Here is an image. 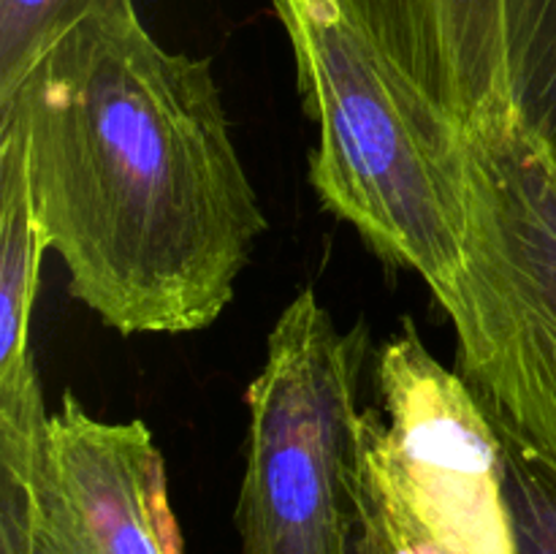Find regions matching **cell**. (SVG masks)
I'll list each match as a JSON object with an SVG mask.
<instances>
[{
    "mask_svg": "<svg viewBox=\"0 0 556 554\" xmlns=\"http://www.w3.org/2000/svg\"><path fill=\"white\" fill-rule=\"evenodd\" d=\"M128 11H136L134 0H0V101L71 30Z\"/></svg>",
    "mask_w": 556,
    "mask_h": 554,
    "instance_id": "obj_10",
    "label": "cell"
},
{
    "mask_svg": "<svg viewBox=\"0 0 556 554\" xmlns=\"http://www.w3.org/2000/svg\"><path fill=\"white\" fill-rule=\"evenodd\" d=\"M440 307L505 445L556 481V155L514 109L465 130V261Z\"/></svg>",
    "mask_w": 556,
    "mask_h": 554,
    "instance_id": "obj_3",
    "label": "cell"
},
{
    "mask_svg": "<svg viewBox=\"0 0 556 554\" xmlns=\"http://www.w3.org/2000/svg\"><path fill=\"white\" fill-rule=\"evenodd\" d=\"M0 554H182L152 429L47 413L38 369L0 391Z\"/></svg>",
    "mask_w": 556,
    "mask_h": 554,
    "instance_id": "obj_6",
    "label": "cell"
},
{
    "mask_svg": "<svg viewBox=\"0 0 556 554\" xmlns=\"http://www.w3.org/2000/svg\"><path fill=\"white\" fill-rule=\"evenodd\" d=\"M364 353L309 286L271 326L244 394L239 554H353Z\"/></svg>",
    "mask_w": 556,
    "mask_h": 554,
    "instance_id": "obj_4",
    "label": "cell"
},
{
    "mask_svg": "<svg viewBox=\"0 0 556 554\" xmlns=\"http://www.w3.org/2000/svg\"><path fill=\"white\" fill-rule=\"evenodd\" d=\"M275 9L318 128L315 196L443 304L465 261V130L391 68L337 0H275Z\"/></svg>",
    "mask_w": 556,
    "mask_h": 554,
    "instance_id": "obj_2",
    "label": "cell"
},
{
    "mask_svg": "<svg viewBox=\"0 0 556 554\" xmlns=\"http://www.w3.org/2000/svg\"><path fill=\"white\" fill-rule=\"evenodd\" d=\"M510 109L556 155V0H503Z\"/></svg>",
    "mask_w": 556,
    "mask_h": 554,
    "instance_id": "obj_9",
    "label": "cell"
},
{
    "mask_svg": "<svg viewBox=\"0 0 556 554\" xmlns=\"http://www.w3.org/2000/svg\"><path fill=\"white\" fill-rule=\"evenodd\" d=\"M505 494L514 521L516 554H556V481L510 445H505Z\"/></svg>",
    "mask_w": 556,
    "mask_h": 554,
    "instance_id": "obj_11",
    "label": "cell"
},
{
    "mask_svg": "<svg viewBox=\"0 0 556 554\" xmlns=\"http://www.w3.org/2000/svg\"><path fill=\"white\" fill-rule=\"evenodd\" d=\"M356 505H358V508H362L364 511V514H367L369 516V519H372L375 521V525H378V530H380V536H383V541H386V546H389V554H407L405 552V549H402L400 546V543H396L394 541V538H391V532L389 530H386V525H383V519H380V516H378V511H375L372 508V505H364V500L362 498H358L356 500Z\"/></svg>",
    "mask_w": 556,
    "mask_h": 554,
    "instance_id": "obj_13",
    "label": "cell"
},
{
    "mask_svg": "<svg viewBox=\"0 0 556 554\" xmlns=\"http://www.w3.org/2000/svg\"><path fill=\"white\" fill-rule=\"evenodd\" d=\"M351 25L456 128L510 109L503 0H337Z\"/></svg>",
    "mask_w": 556,
    "mask_h": 554,
    "instance_id": "obj_7",
    "label": "cell"
},
{
    "mask_svg": "<svg viewBox=\"0 0 556 554\" xmlns=\"http://www.w3.org/2000/svg\"><path fill=\"white\" fill-rule=\"evenodd\" d=\"M353 554H389L378 525L356 505V541H353Z\"/></svg>",
    "mask_w": 556,
    "mask_h": 554,
    "instance_id": "obj_12",
    "label": "cell"
},
{
    "mask_svg": "<svg viewBox=\"0 0 556 554\" xmlns=\"http://www.w3.org/2000/svg\"><path fill=\"white\" fill-rule=\"evenodd\" d=\"M0 130L71 297L109 329L190 335L226 313L269 223L210 60L157 43L139 11L90 20L0 101Z\"/></svg>",
    "mask_w": 556,
    "mask_h": 554,
    "instance_id": "obj_1",
    "label": "cell"
},
{
    "mask_svg": "<svg viewBox=\"0 0 556 554\" xmlns=\"http://www.w3.org/2000/svg\"><path fill=\"white\" fill-rule=\"evenodd\" d=\"M43 250L25 150L14 134L0 130V391L38 369L30 320Z\"/></svg>",
    "mask_w": 556,
    "mask_h": 554,
    "instance_id": "obj_8",
    "label": "cell"
},
{
    "mask_svg": "<svg viewBox=\"0 0 556 554\" xmlns=\"http://www.w3.org/2000/svg\"><path fill=\"white\" fill-rule=\"evenodd\" d=\"M356 487L407 554H516L503 435L410 318L380 348Z\"/></svg>",
    "mask_w": 556,
    "mask_h": 554,
    "instance_id": "obj_5",
    "label": "cell"
}]
</instances>
